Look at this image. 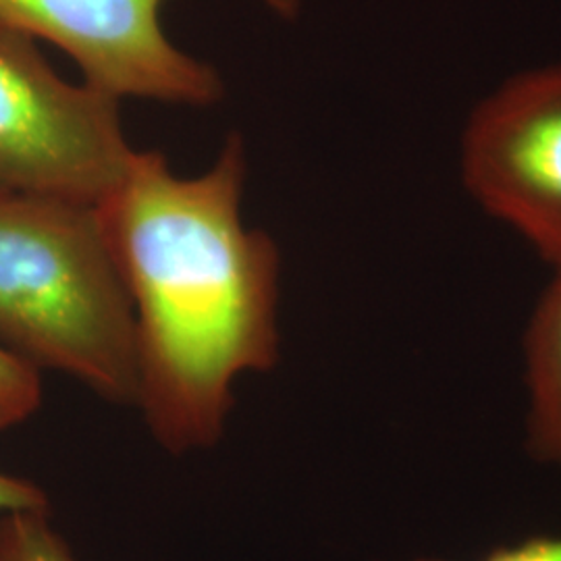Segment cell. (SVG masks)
I'll list each match as a JSON object with an SVG mask.
<instances>
[{
  "label": "cell",
  "mask_w": 561,
  "mask_h": 561,
  "mask_svg": "<svg viewBox=\"0 0 561 561\" xmlns=\"http://www.w3.org/2000/svg\"><path fill=\"white\" fill-rule=\"evenodd\" d=\"M482 561H561V537H535L516 545L497 547Z\"/></svg>",
  "instance_id": "30bf717a"
},
{
  "label": "cell",
  "mask_w": 561,
  "mask_h": 561,
  "mask_svg": "<svg viewBox=\"0 0 561 561\" xmlns=\"http://www.w3.org/2000/svg\"><path fill=\"white\" fill-rule=\"evenodd\" d=\"M524 364L530 451L561 468V264L526 327Z\"/></svg>",
  "instance_id": "8992f818"
},
{
  "label": "cell",
  "mask_w": 561,
  "mask_h": 561,
  "mask_svg": "<svg viewBox=\"0 0 561 561\" xmlns=\"http://www.w3.org/2000/svg\"><path fill=\"white\" fill-rule=\"evenodd\" d=\"M0 561H76L48 520V510H20L0 516Z\"/></svg>",
  "instance_id": "52a82bcc"
},
{
  "label": "cell",
  "mask_w": 561,
  "mask_h": 561,
  "mask_svg": "<svg viewBox=\"0 0 561 561\" xmlns=\"http://www.w3.org/2000/svg\"><path fill=\"white\" fill-rule=\"evenodd\" d=\"M243 140L181 178L161 152H134L99 202L104 236L129 294L138 401L171 454L217 445L243 373L279 360V250L241 221Z\"/></svg>",
  "instance_id": "6da1fadb"
},
{
  "label": "cell",
  "mask_w": 561,
  "mask_h": 561,
  "mask_svg": "<svg viewBox=\"0 0 561 561\" xmlns=\"http://www.w3.org/2000/svg\"><path fill=\"white\" fill-rule=\"evenodd\" d=\"M0 345L136 405V319L99 204L0 187Z\"/></svg>",
  "instance_id": "7a4b0ae2"
},
{
  "label": "cell",
  "mask_w": 561,
  "mask_h": 561,
  "mask_svg": "<svg viewBox=\"0 0 561 561\" xmlns=\"http://www.w3.org/2000/svg\"><path fill=\"white\" fill-rule=\"evenodd\" d=\"M460 178L482 210L561 264V62L482 96L463 123Z\"/></svg>",
  "instance_id": "277c9868"
},
{
  "label": "cell",
  "mask_w": 561,
  "mask_h": 561,
  "mask_svg": "<svg viewBox=\"0 0 561 561\" xmlns=\"http://www.w3.org/2000/svg\"><path fill=\"white\" fill-rule=\"evenodd\" d=\"M15 424H20V421L0 408V431H7ZM20 510H48V500L34 482L0 472V516Z\"/></svg>",
  "instance_id": "9c48e42d"
},
{
  "label": "cell",
  "mask_w": 561,
  "mask_h": 561,
  "mask_svg": "<svg viewBox=\"0 0 561 561\" xmlns=\"http://www.w3.org/2000/svg\"><path fill=\"white\" fill-rule=\"evenodd\" d=\"M41 401L38 368L0 345V408L23 422L41 408Z\"/></svg>",
  "instance_id": "ba28073f"
},
{
  "label": "cell",
  "mask_w": 561,
  "mask_h": 561,
  "mask_svg": "<svg viewBox=\"0 0 561 561\" xmlns=\"http://www.w3.org/2000/svg\"><path fill=\"white\" fill-rule=\"evenodd\" d=\"M167 0H0V21L59 46L83 81L121 99L208 106L222 96L219 73L180 50L162 30ZM294 18L300 0H264Z\"/></svg>",
  "instance_id": "5b68a950"
},
{
  "label": "cell",
  "mask_w": 561,
  "mask_h": 561,
  "mask_svg": "<svg viewBox=\"0 0 561 561\" xmlns=\"http://www.w3.org/2000/svg\"><path fill=\"white\" fill-rule=\"evenodd\" d=\"M134 152L119 99L62 80L32 36L0 21V187L99 204Z\"/></svg>",
  "instance_id": "3957f363"
}]
</instances>
